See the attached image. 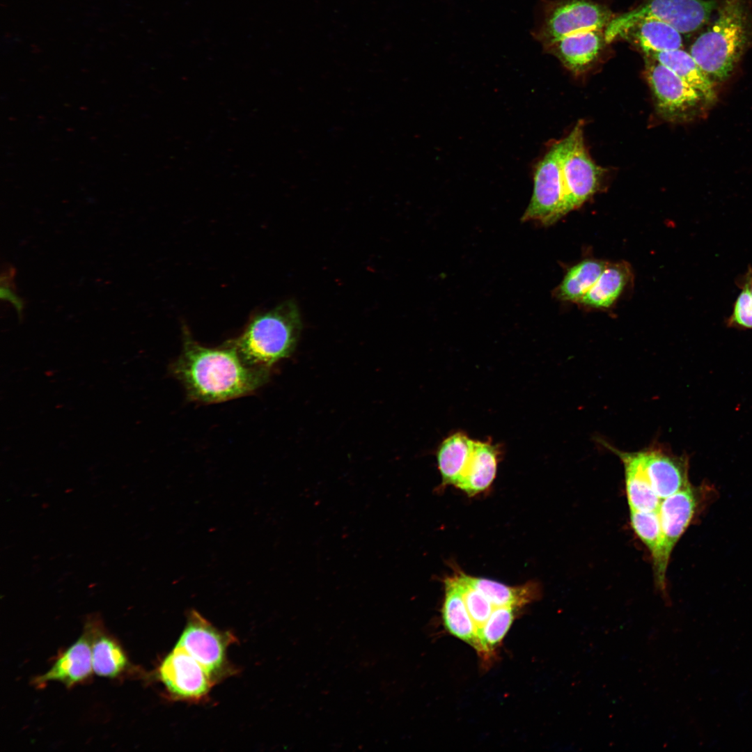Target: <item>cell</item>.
Wrapping results in <instances>:
<instances>
[{
  "label": "cell",
  "mask_w": 752,
  "mask_h": 752,
  "mask_svg": "<svg viewBox=\"0 0 752 752\" xmlns=\"http://www.w3.org/2000/svg\"><path fill=\"white\" fill-rule=\"evenodd\" d=\"M179 357L171 373L192 401L218 403L249 395L265 384L270 371L246 363L230 340L210 347L195 341L185 328Z\"/></svg>",
  "instance_id": "cell-1"
},
{
  "label": "cell",
  "mask_w": 752,
  "mask_h": 752,
  "mask_svg": "<svg viewBox=\"0 0 752 752\" xmlns=\"http://www.w3.org/2000/svg\"><path fill=\"white\" fill-rule=\"evenodd\" d=\"M301 330L298 307L288 300L253 315L243 331L229 340L246 363L270 371L274 364L293 353Z\"/></svg>",
  "instance_id": "cell-2"
},
{
  "label": "cell",
  "mask_w": 752,
  "mask_h": 752,
  "mask_svg": "<svg viewBox=\"0 0 752 752\" xmlns=\"http://www.w3.org/2000/svg\"><path fill=\"white\" fill-rule=\"evenodd\" d=\"M751 36L744 0H723L712 27L690 48V54L712 81H723L733 71Z\"/></svg>",
  "instance_id": "cell-3"
},
{
  "label": "cell",
  "mask_w": 752,
  "mask_h": 752,
  "mask_svg": "<svg viewBox=\"0 0 752 752\" xmlns=\"http://www.w3.org/2000/svg\"><path fill=\"white\" fill-rule=\"evenodd\" d=\"M714 0H648L637 8L613 18L605 28L604 40L611 42L641 19L664 22L680 33L696 31L710 18Z\"/></svg>",
  "instance_id": "cell-4"
},
{
  "label": "cell",
  "mask_w": 752,
  "mask_h": 752,
  "mask_svg": "<svg viewBox=\"0 0 752 752\" xmlns=\"http://www.w3.org/2000/svg\"><path fill=\"white\" fill-rule=\"evenodd\" d=\"M583 125L578 122L565 137L561 159L562 217L579 207L596 192L603 173V169L592 160L586 149Z\"/></svg>",
  "instance_id": "cell-5"
},
{
  "label": "cell",
  "mask_w": 752,
  "mask_h": 752,
  "mask_svg": "<svg viewBox=\"0 0 752 752\" xmlns=\"http://www.w3.org/2000/svg\"><path fill=\"white\" fill-rule=\"evenodd\" d=\"M645 77L658 114L670 122L692 119L708 104L693 87L671 69L646 56Z\"/></svg>",
  "instance_id": "cell-6"
},
{
  "label": "cell",
  "mask_w": 752,
  "mask_h": 752,
  "mask_svg": "<svg viewBox=\"0 0 752 752\" xmlns=\"http://www.w3.org/2000/svg\"><path fill=\"white\" fill-rule=\"evenodd\" d=\"M234 641L232 634L217 629L192 609L187 613L186 625L175 645L201 664L217 682L233 671L227 652Z\"/></svg>",
  "instance_id": "cell-7"
},
{
  "label": "cell",
  "mask_w": 752,
  "mask_h": 752,
  "mask_svg": "<svg viewBox=\"0 0 752 752\" xmlns=\"http://www.w3.org/2000/svg\"><path fill=\"white\" fill-rule=\"evenodd\" d=\"M606 8L588 0H565L551 5L534 35L546 48L562 38L606 28L612 19Z\"/></svg>",
  "instance_id": "cell-8"
},
{
  "label": "cell",
  "mask_w": 752,
  "mask_h": 752,
  "mask_svg": "<svg viewBox=\"0 0 752 752\" xmlns=\"http://www.w3.org/2000/svg\"><path fill=\"white\" fill-rule=\"evenodd\" d=\"M714 491L708 484H690L660 501L658 512L662 532L661 565L666 572L674 547L710 501Z\"/></svg>",
  "instance_id": "cell-9"
},
{
  "label": "cell",
  "mask_w": 752,
  "mask_h": 752,
  "mask_svg": "<svg viewBox=\"0 0 752 752\" xmlns=\"http://www.w3.org/2000/svg\"><path fill=\"white\" fill-rule=\"evenodd\" d=\"M565 143L563 138L554 143L537 164L532 197L522 217V221H535L549 226L562 217L561 159Z\"/></svg>",
  "instance_id": "cell-10"
},
{
  "label": "cell",
  "mask_w": 752,
  "mask_h": 752,
  "mask_svg": "<svg viewBox=\"0 0 752 752\" xmlns=\"http://www.w3.org/2000/svg\"><path fill=\"white\" fill-rule=\"evenodd\" d=\"M155 676L172 698L190 702L205 698L216 683L201 664L176 645L162 659Z\"/></svg>",
  "instance_id": "cell-11"
},
{
  "label": "cell",
  "mask_w": 752,
  "mask_h": 752,
  "mask_svg": "<svg viewBox=\"0 0 752 752\" xmlns=\"http://www.w3.org/2000/svg\"><path fill=\"white\" fill-rule=\"evenodd\" d=\"M643 471L660 500L683 489L689 481V457L657 446L637 452Z\"/></svg>",
  "instance_id": "cell-12"
},
{
  "label": "cell",
  "mask_w": 752,
  "mask_h": 752,
  "mask_svg": "<svg viewBox=\"0 0 752 752\" xmlns=\"http://www.w3.org/2000/svg\"><path fill=\"white\" fill-rule=\"evenodd\" d=\"M93 626L94 620H89L78 639L56 658L47 672L34 679L33 684L40 687L50 682H58L71 687L88 680L93 672Z\"/></svg>",
  "instance_id": "cell-13"
},
{
  "label": "cell",
  "mask_w": 752,
  "mask_h": 752,
  "mask_svg": "<svg viewBox=\"0 0 752 752\" xmlns=\"http://www.w3.org/2000/svg\"><path fill=\"white\" fill-rule=\"evenodd\" d=\"M501 453V446L492 440H474L471 457L455 486L469 496L487 489L496 476Z\"/></svg>",
  "instance_id": "cell-14"
},
{
  "label": "cell",
  "mask_w": 752,
  "mask_h": 752,
  "mask_svg": "<svg viewBox=\"0 0 752 752\" xmlns=\"http://www.w3.org/2000/svg\"><path fill=\"white\" fill-rule=\"evenodd\" d=\"M604 39L602 30H593L562 38L547 48L570 71L580 74L597 58Z\"/></svg>",
  "instance_id": "cell-15"
},
{
  "label": "cell",
  "mask_w": 752,
  "mask_h": 752,
  "mask_svg": "<svg viewBox=\"0 0 752 752\" xmlns=\"http://www.w3.org/2000/svg\"><path fill=\"white\" fill-rule=\"evenodd\" d=\"M442 618L446 629L455 637L473 647L486 659L477 628L470 616L453 577L445 580V599Z\"/></svg>",
  "instance_id": "cell-16"
},
{
  "label": "cell",
  "mask_w": 752,
  "mask_h": 752,
  "mask_svg": "<svg viewBox=\"0 0 752 752\" xmlns=\"http://www.w3.org/2000/svg\"><path fill=\"white\" fill-rule=\"evenodd\" d=\"M621 460L625 471V488L629 509L657 510L660 499L652 490L641 466L637 452H623L608 445Z\"/></svg>",
  "instance_id": "cell-17"
},
{
  "label": "cell",
  "mask_w": 752,
  "mask_h": 752,
  "mask_svg": "<svg viewBox=\"0 0 752 752\" xmlns=\"http://www.w3.org/2000/svg\"><path fill=\"white\" fill-rule=\"evenodd\" d=\"M624 36L631 39L645 54L680 49L682 45L680 32L653 18L639 20L620 36Z\"/></svg>",
  "instance_id": "cell-18"
},
{
  "label": "cell",
  "mask_w": 752,
  "mask_h": 752,
  "mask_svg": "<svg viewBox=\"0 0 752 752\" xmlns=\"http://www.w3.org/2000/svg\"><path fill=\"white\" fill-rule=\"evenodd\" d=\"M664 65L696 89L707 104L716 99L713 81L703 72L691 55L681 49L646 54Z\"/></svg>",
  "instance_id": "cell-19"
},
{
  "label": "cell",
  "mask_w": 752,
  "mask_h": 752,
  "mask_svg": "<svg viewBox=\"0 0 752 752\" xmlns=\"http://www.w3.org/2000/svg\"><path fill=\"white\" fill-rule=\"evenodd\" d=\"M631 276L625 262L607 263L600 277L578 302L592 308H609L618 299Z\"/></svg>",
  "instance_id": "cell-20"
},
{
  "label": "cell",
  "mask_w": 752,
  "mask_h": 752,
  "mask_svg": "<svg viewBox=\"0 0 752 752\" xmlns=\"http://www.w3.org/2000/svg\"><path fill=\"white\" fill-rule=\"evenodd\" d=\"M92 664L95 674L111 679L121 675L130 666L122 646L107 634L95 620L92 642Z\"/></svg>",
  "instance_id": "cell-21"
},
{
  "label": "cell",
  "mask_w": 752,
  "mask_h": 752,
  "mask_svg": "<svg viewBox=\"0 0 752 752\" xmlns=\"http://www.w3.org/2000/svg\"><path fill=\"white\" fill-rule=\"evenodd\" d=\"M629 512L631 526L651 554L656 585L664 595L666 572L661 565L662 532L658 510L641 511L629 509Z\"/></svg>",
  "instance_id": "cell-22"
},
{
  "label": "cell",
  "mask_w": 752,
  "mask_h": 752,
  "mask_svg": "<svg viewBox=\"0 0 752 752\" xmlns=\"http://www.w3.org/2000/svg\"><path fill=\"white\" fill-rule=\"evenodd\" d=\"M473 444L474 439L462 431L449 434L441 442L436 457L444 485H455L469 462Z\"/></svg>",
  "instance_id": "cell-23"
},
{
  "label": "cell",
  "mask_w": 752,
  "mask_h": 752,
  "mask_svg": "<svg viewBox=\"0 0 752 752\" xmlns=\"http://www.w3.org/2000/svg\"><path fill=\"white\" fill-rule=\"evenodd\" d=\"M608 263L586 259L571 267L562 282L554 290V295L563 301L579 302L592 288Z\"/></svg>",
  "instance_id": "cell-24"
},
{
  "label": "cell",
  "mask_w": 752,
  "mask_h": 752,
  "mask_svg": "<svg viewBox=\"0 0 752 752\" xmlns=\"http://www.w3.org/2000/svg\"><path fill=\"white\" fill-rule=\"evenodd\" d=\"M467 579L487 597L494 608L510 606L518 609L538 596V590L534 584L512 587L485 578L467 575Z\"/></svg>",
  "instance_id": "cell-25"
},
{
  "label": "cell",
  "mask_w": 752,
  "mask_h": 752,
  "mask_svg": "<svg viewBox=\"0 0 752 752\" xmlns=\"http://www.w3.org/2000/svg\"><path fill=\"white\" fill-rule=\"evenodd\" d=\"M517 609L510 606L494 608L479 634L486 659L490 658L511 627Z\"/></svg>",
  "instance_id": "cell-26"
},
{
  "label": "cell",
  "mask_w": 752,
  "mask_h": 752,
  "mask_svg": "<svg viewBox=\"0 0 752 752\" xmlns=\"http://www.w3.org/2000/svg\"><path fill=\"white\" fill-rule=\"evenodd\" d=\"M453 579L477 628L479 636V634L489 618L494 606L483 593L469 582L467 574L460 573L453 577Z\"/></svg>",
  "instance_id": "cell-27"
},
{
  "label": "cell",
  "mask_w": 752,
  "mask_h": 752,
  "mask_svg": "<svg viewBox=\"0 0 752 752\" xmlns=\"http://www.w3.org/2000/svg\"><path fill=\"white\" fill-rule=\"evenodd\" d=\"M736 284L742 291L734 302L732 313L726 323L728 327L752 329V297L746 285Z\"/></svg>",
  "instance_id": "cell-28"
},
{
  "label": "cell",
  "mask_w": 752,
  "mask_h": 752,
  "mask_svg": "<svg viewBox=\"0 0 752 752\" xmlns=\"http://www.w3.org/2000/svg\"><path fill=\"white\" fill-rule=\"evenodd\" d=\"M15 274L14 267H8L1 273V297L2 299L10 301L17 311L18 318L22 319L24 308V303L21 297L16 295L13 285V279Z\"/></svg>",
  "instance_id": "cell-29"
},
{
  "label": "cell",
  "mask_w": 752,
  "mask_h": 752,
  "mask_svg": "<svg viewBox=\"0 0 752 752\" xmlns=\"http://www.w3.org/2000/svg\"><path fill=\"white\" fill-rule=\"evenodd\" d=\"M736 283H743L746 285L752 297V267L749 266L746 272L737 279Z\"/></svg>",
  "instance_id": "cell-30"
}]
</instances>
